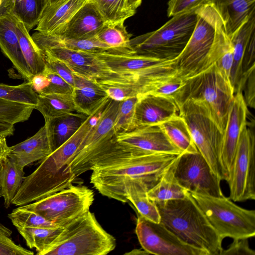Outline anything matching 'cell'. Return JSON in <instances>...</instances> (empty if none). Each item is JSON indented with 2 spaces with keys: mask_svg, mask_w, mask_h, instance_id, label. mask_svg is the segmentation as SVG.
Segmentation results:
<instances>
[{
  "mask_svg": "<svg viewBox=\"0 0 255 255\" xmlns=\"http://www.w3.org/2000/svg\"><path fill=\"white\" fill-rule=\"evenodd\" d=\"M107 22L125 21L133 16L136 10L124 0H91Z\"/></svg>",
  "mask_w": 255,
  "mask_h": 255,
  "instance_id": "obj_38",
  "label": "cell"
},
{
  "mask_svg": "<svg viewBox=\"0 0 255 255\" xmlns=\"http://www.w3.org/2000/svg\"><path fill=\"white\" fill-rule=\"evenodd\" d=\"M195 11L172 16L158 29L130 39L135 54L161 60L176 58L188 42L195 27Z\"/></svg>",
  "mask_w": 255,
  "mask_h": 255,
  "instance_id": "obj_8",
  "label": "cell"
},
{
  "mask_svg": "<svg viewBox=\"0 0 255 255\" xmlns=\"http://www.w3.org/2000/svg\"><path fill=\"white\" fill-rule=\"evenodd\" d=\"M173 173L178 183L189 192L213 196L223 195L221 180L199 152H182L177 157Z\"/></svg>",
  "mask_w": 255,
  "mask_h": 255,
  "instance_id": "obj_13",
  "label": "cell"
},
{
  "mask_svg": "<svg viewBox=\"0 0 255 255\" xmlns=\"http://www.w3.org/2000/svg\"><path fill=\"white\" fill-rule=\"evenodd\" d=\"M64 226L56 228H17L19 233L30 249H35L37 254L42 255L54 242Z\"/></svg>",
  "mask_w": 255,
  "mask_h": 255,
  "instance_id": "obj_36",
  "label": "cell"
},
{
  "mask_svg": "<svg viewBox=\"0 0 255 255\" xmlns=\"http://www.w3.org/2000/svg\"><path fill=\"white\" fill-rule=\"evenodd\" d=\"M31 37L38 48L43 51L53 48H62L97 53L110 51L96 36L89 39H74L57 34L34 33Z\"/></svg>",
  "mask_w": 255,
  "mask_h": 255,
  "instance_id": "obj_27",
  "label": "cell"
},
{
  "mask_svg": "<svg viewBox=\"0 0 255 255\" xmlns=\"http://www.w3.org/2000/svg\"><path fill=\"white\" fill-rule=\"evenodd\" d=\"M65 63L76 75L96 80L98 73V60L95 53L62 48L42 51Z\"/></svg>",
  "mask_w": 255,
  "mask_h": 255,
  "instance_id": "obj_26",
  "label": "cell"
},
{
  "mask_svg": "<svg viewBox=\"0 0 255 255\" xmlns=\"http://www.w3.org/2000/svg\"><path fill=\"white\" fill-rule=\"evenodd\" d=\"M207 219L223 240L249 239L255 236V211L242 208L224 195L190 192Z\"/></svg>",
  "mask_w": 255,
  "mask_h": 255,
  "instance_id": "obj_9",
  "label": "cell"
},
{
  "mask_svg": "<svg viewBox=\"0 0 255 255\" xmlns=\"http://www.w3.org/2000/svg\"><path fill=\"white\" fill-rule=\"evenodd\" d=\"M135 233L143 250L156 255H208L178 237L161 222L148 221L138 214Z\"/></svg>",
  "mask_w": 255,
  "mask_h": 255,
  "instance_id": "obj_14",
  "label": "cell"
},
{
  "mask_svg": "<svg viewBox=\"0 0 255 255\" xmlns=\"http://www.w3.org/2000/svg\"><path fill=\"white\" fill-rule=\"evenodd\" d=\"M116 246L115 238L89 210L67 224L42 255H106Z\"/></svg>",
  "mask_w": 255,
  "mask_h": 255,
  "instance_id": "obj_5",
  "label": "cell"
},
{
  "mask_svg": "<svg viewBox=\"0 0 255 255\" xmlns=\"http://www.w3.org/2000/svg\"><path fill=\"white\" fill-rule=\"evenodd\" d=\"M179 114V108L171 97L146 93L138 96L131 130L160 125Z\"/></svg>",
  "mask_w": 255,
  "mask_h": 255,
  "instance_id": "obj_18",
  "label": "cell"
},
{
  "mask_svg": "<svg viewBox=\"0 0 255 255\" xmlns=\"http://www.w3.org/2000/svg\"><path fill=\"white\" fill-rule=\"evenodd\" d=\"M49 80V85L38 94H72L73 87L46 66L42 73Z\"/></svg>",
  "mask_w": 255,
  "mask_h": 255,
  "instance_id": "obj_45",
  "label": "cell"
},
{
  "mask_svg": "<svg viewBox=\"0 0 255 255\" xmlns=\"http://www.w3.org/2000/svg\"><path fill=\"white\" fill-rule=\"evenodd\" d=\"M14 128V125L0 122V135L5 136L6 137L13 135Z\"/></svg>",
  "mask_w": 255,
  "mask_h": 255,
  "instance_id": "obj_54",
  "label": "cell"
},
{
  "mask_svg": "<svg viewBox=\"0 0 255 255\" xmlns=\"http://www.w3.org/2000/svg\"><path fill=\"white\" fill-rule=\"evenodd\" d=\"M247 114L248 106L242 93L238 92L234 95L223 133L221 159L228 177L232 166L241 133L247 124Z\"/></svg>",
  "mask_w": 255,
  "mask_h": 255,
  "instance_id": "obj_19",
  "label": "cell"
},
{
  "mask_svg": "<svg viewBox=\"0 0 255 255\" xmlns=\"http://www.w3.org/2000/svg\"><path fill=\"white\" fill-rule=\"evenodd\" d=\"M0 99L32 106L37 104L38 94L30 82L26 81L17 86L0 84Z\"/></svg>",
  "mask_w": 255,
  "mask_h": 255,
  "instance_id": "obj_39",
  "label": "cell"
},
{
  "mask_svg": "<svg viewBox=\"0 0 255 255\" xmlns=\"http://www.w3.org/2000/svg\"><path fill=\"white\" fill-rule=\"evenodd\" d=\"M124 0L128 2V0Z\"/></svg>",
  "mask_w": 255,
  "mask_h": 255,
  "instance_id": "obj_59",
  "label": "cell"
},
{
  "mask_svg": "<svg viewBox=\"0 0 255 255\" xmlns=\"http://www.w3.org/2000/svg\"><path fill=\"white\" fill-rule=\"evenodd\" d=\"M234 97L230 80L213 64L202 72L185 80L173 99L178 106L188 100L203 103L224 133Z\"/></svg>",
  "mask_w": 255,
  "mask_h": 255,
  "instance_id": "obj_6",
  "label": "cell"
},
{
  "mask_svg": "<svg viewBox=\"0 0 255 255\" xmlns=\"http://www.w3.org/2000/svg\"><path fill=\"white\" fill-rule=\"evenodd\" d=\"M35 109L43 115L45 122L76 111L72 94H38Z\"/></svg>",
  "mask_w": 255,
  "mask_h": 255,
  "instance_id": "obj_33",
  "label": "cell"
},
{
  "mask_svg": "<svg viewBox=\"0 0 255 255\" xmlns=\"http://www.w3.org/2000/svg\"><path fill=\"white\" fill-rule=\"evenodd\" d=\"M231 38L234 55L230 81L235 95L241 92L246 80L255 70V14Z\"/></svg>",
  "mask_w": 255,
  "mask_h": 255,
  "instance_id": "obj_16",
  "label": "cell"
},
{
  "mask_svg": "<svg viewBox=\"0 0 255 255\" xmlns=\"http://www.w3.org/2000/svg\"><path fill=\"white\" fill-rule=\"evenodd\" d=\"M222 18L231 37L255 14V0H208Z\"/></svg>",
  "mask_w": 255,
  "mask_h": 255,
  "instance_id": "obj_25",
  "label": "cell"
},
{
  "mask_svg": "<svg viewBox=\"0 0 255 255\" xmlns=\"http://www.w3.org/2000/svg\"><path fill=\"white\" fill-rule=\"evenodd\" d=\"M72 96L76 112L87 116L109 98L105 90L95 80L76 74Z\"/></svg>",
  "mask_w": 255,
  "mask_h": 255,
  "instance_id": "obj_23",
  "label": "cell"
},
{
  "mask_svg": "<svg viewBox=\"0 0 255 255\" xmlns=\"http://www.w3.org/2000/svg\"><path fill=\"white\" fill-rule=\"evenodd\" d=\"M124 21L106 22L96 35L110 52L133 53L130 45L131 35L127 31Z\"/></svg>",
  "mask_w": 255,
  "mask_h": 255,
  "instance_id": "obj_34",
  "label": "cell"
},
{
  "mask_svg": "<svg viewBox=\"0 0 255 255\" xmlns=\"http://www.w3.org/2000/svg\"><path fill=\"white\" fill-rule=\"evenodd\" d=\"M138 98V96L120 101L113 124L116 135L131 130Z\"/></svg>",
  "mask_w": 255,
  "mask_h": 255,
  "instance_id": "obj_42",
  "label": "cell"
},
{
  "mask_svg": "<svg viewBox=\"0 0 255 255\" xmlns=\"http://www.w3.org/2000/svg\"><path fill=\"white\" fill-rule=\"evenodd\" d=\"M16 18L11 14L0 17V48L26 81L32 77L23 56L15 31Z\"/></svg>",
  "mask_w": 255,
  "mask_h": 255,
  "instance_id": "obj_22",
  "label": "cell"
},
{
  "mask_svg": "<svg viewBox=\"0 0 255 255\" xmlns=\"http://www.w3.org/2000/svg\"><path fill=\"white\" fill-rule=\"evenodd\" d=\"M88 0H60L45 8L35 29L45 34H56Z\"/></svg>",
  "mask_w": 255,
  "mask_h": 255,
  "instance_id": "obj_24",
  "label": "cell"
},
{
  "mask_svg": "<svg viewBox=\"0 0 255 255\" xmlns=\"http://www.w3.org/2000/svg\"><path fill=\"white\" fill-rule=\"evenodd\" d=\"M155 204L160 222L181 240L208 255H221L223 240L189 192L184 198Z\"/></svg>",
  "mask_w": 255,
  "mask_h": 255,
  "instance_id": "obj_4",
  "label": "cell"
},
{
  "mask_svg": "<svg viewBox=\"0 0 255 255\" xmlns=\"http://www.w3.org/2000/svg\"><path fill=\"white\" fill-rule=\"evenodd\" d=\"M208 0H169L167 3V15L169 17L182 13L195 11Z\"/></svg>",
  "mask_w": 255,
  "mask_h": 255,
  "instance_id": "obj_46",
  "label": "cell"
},
{
  "mask_svg": "<svg viewBox=\"0 0 255 255\" xmlns=\"http://www.w3.org/2000/svg\"><path fill=\"white\" fill-rule=\"evenodd\" d=\"M255 137L247 127L241 133L231 171L226 181L229 198L235 202L255 199Z\"/></svg>",
  "mask_w": 255,
  "mask_h": 255,
  "instance_id": "obj_12",
  "label": "cell"
},
{
  "mask_svg": "<svg viewBox=\"0 0 255 255\" xmlns=\"http://www.w3.org/2000/svg\"><path fill=\"white\" fill-rule=\"evenodd\" d=\"M8 218L16 228H56L61 226L21 206L13 209L8 215Z\"/></svg>",
  "mask_w": 255,
  "mask_h": 255,
  "instance_id": "obj_40",
  "label": "cell"
},
{
  "mask_svg": "<svg viewBox=\"0 0 255 255\" xmlns=\"http://www.w3.org/2000/svg\"><path fill=\"white\" fill-rule=\"evenodd\" d=\"M13 0H0V17L12 15Z\"/></svg>",
  "mask_w": 255,
  "mask_h": 255,
  "instance_id": "obj_52",
  "label": "cell"
},
{
  "mask_svg": "<svg viewBox=\"0 0 255 255\" xmlns=\"http://www.w3.org/2000/svg\"><path fill=\"white\" fill-rule=\"evenodd\" d=\"M48 5V0H13L12 15L28 31L37 25Z\"/></svg>",
  "mask_w": 255,
  "mask_h": 255,
  "instance_id": "obj_37",
  "label": "cell"
},
{
  "mask_svg": "<svg viewBox=\"0 0 255 255\" xmlns=\"http://www.w3.org/2000/svg\"><path fill=\"white\" fill-rule=\"evenodd\" d=\"M15 31L21 52L31 75L42 74L46 68L43 53L36 46L24 24L17 19Z\"/></svg>",
  "mask_w": 255,
  "mask_h": 255,
  "instance_id": "obj_31",
  "label": "cell"
},
{
  "mask_svg": "<svg viewBox=\"0 0 255 255\" xmlns=\"http://www.w3.org/2000/svg\"><path fill=\"white\" fill-rule=\"evenodd\" d=\"M119 102L109 98L77 149L68 165L69 171L76 177L90 170L92 162L115 142L113 124Z\"/></svg>",
  "mask_w": 255,
  "mask_h": 255,
  "instance_id": "obj_11",
  "label": "cell"
},
{
  "mask_svg": "<svg viewBox=\"0 0 255 255\" xmlns=\"http://www.w3.org/2000/svg\"><path fill=\"white\" fill-rule=\"evenodd\" d=\"M94 200V194L91 189L84 185L72 184L68 188L21 207L59 226H65L89 211Z\"/></svg>",
  "mask_w": 255,
  "mask_h": 255,
  "instance_id": "obj_10",
  "label": "cell"
},
{
  "mask_svg": "<svg viewBox=\"0 0 255 255\" xmlns=\"http://www.w3.org/2000/svg\"><path fill=\"white\" fill-rule=\"evenodd\" d=\"M242 93L247 106L255 107V72L252 73L246 80L242 88Z\"/></svg>",
  "mask_w": 255,
  "mask_h": 255,
  "instance_id": "obj_50",
  "label": "cell"
},
{
  "mask_svg": "<svg viewBox=\"0 0 255 255\" xmlns=\"http://www.w3.org/2000/svg\"><path fill=\"white\" fill-rule=\"evenodd\" d=\"M46 67L63 78L73 87L74 85V73L63 61L43 53Z\"/></svg>",
  "mask_w": 255,
  "mask_h": 255,
  "instance_id": "obj_47",
  "label": "cell"
},
{
  "mask_svg": "<svg viewBox=\"0 0 255 255\" xmlns=\"http://www.w3.org/2000/svg\"><path fill=\"white\" fill-rule=\"evenodd\" d=\"M126 254H131V255H145V254H149L147 252H146L144 250L141 251V250L135 249L131 251L130 253H126Z\"/></svg>",
  "mask_w": 255,
  "mask_h": 255,
  "instance_id": "obj_56",
  "label": "cell"
},
{
  "mask_svg": "<svg viewBox=\"0 0 255 255\" xmlns=\"http://www.w3.org/2000/svg\"><path fill=\"white\" fill-rule=\"evenodd\" d=\"M115 139L122 146L145 153H182L170 141L160 125L137 128L116 135Z\"/></svg>",
  "mask_w": 255,
  "mask_h": 255,
  "instance_id": "obj_17",
  "label": "cell"
},
{
  "mask_svg": "<svg viewBox=\"0 0 255 255\" xmlns=\"http://www.w3.org/2000/svg\"><path fill=\"white\" fill-rule=\"evenodd\" d=\"M106 22L95 4L88 0L57 33L53 34L74 39L92 38Z\"/></svg>",
  "mask_w": 255,
  "mask_h": 255,
  "instance_id": "obj_20",
  "label": "cell"
},
{
  "mask_svg": "<svg viewBox=\"0 0 255 255\" xmlns=\"http://www.w3.org/2000/svg\"><path fill=\"white\" fill-rule=\"evenodd\" d=\"M221 255H255V252L250 247L248 239H240L233 240L227 249H223Z\"/></svg>",
  "mask_w": 255,
  "mask_h": 255,
  "instance_id": "obj_49",
  "label": "cell"
},
{
  "mask_svg": "<svg viewBox=\"0 0 255 255\" xmlns=\"http://www.w3.org/2000/svg\"><path fill=\"white\" fill-rule=\"evenodd\" d=\"M142 0H128V5L135 10L141 4Z\"/></svg>",
  "mask_w": 255,
  "mask_h": 255,
  "instance_id": "obj_55",
  "label": "cell"
},
{
  "mask_svg": "<svg viewBox=\"0 0 255 255\" xmlns=\"http://www.w3.org/2000/svg\"><path fill=\"white\" fill-rule=\"evenodd\" d=\"M24 168L11 158H7L0 166V187L6 208L9 207L23 181Z\"/></svg>",
  "mask_w": 255,
  "mask_h": 255,
  "instance_id": "obj_30",
  "label": "cell"
},
{
  "mask_svg": "<svg viewBox=\"0 0 255 255\" xmlns=\"http://www.w3.org/2000/svg\"><path fill=\"white\" fill-rule=\"evenodd\" d=\"M152 186L142 181H131L128 182L125 188V194L140 215L145 219L158 223L160 217L156 204L147 195V191Z\"/></svg>",
  "mask_w": 255,
  "mask_h": 255,
  "instance_id": "obj_28",
  "label": "cell"
},
{
  "mask_svg": "<svg viewBox=\"0 0 255 255\" xmlns=\"http://www.w3.org/2000/svg\"><path fill=\"white\" fill-rule=\"evenodd\" d=\"M109 98L122 101L127 99L139 96L136 91L131 87L102 86Z\"/></svg>",
  "mask_w": 255,
  "mask_h": 255,
  "instance_id": "obj_48",
  "label": "cell"
},
{
  "mask_svg": "<svg viewBox=\"0 0 255 255\" xmlns=\"http://www.w3.org/2000/svg\"><path fill=\"white\" fill-rule=\"evenodd\" d=\"M160 125L172 143L182 152L198 151L186 123L179 114Z\"/></svg>",
  "mask_w": 255,
  "mask_h": 255,
  "instance_id": "obj_35",
  "label": "cell"
},
{
  "mask_svg": "<svg viewBox=\"0 0 255 255\" xmlns=\"http://www.w3.org/2000/svg\"><path fill=\"white\" fill-rule=\"evenodd\" d=\"M184 82L185 80L177 73L158 83L147 93L169 97L173 99Z\"/></svg>",
  "mask_w": 255,
  "mask_h": 255,
  "instance_id": "obj_44",
  "label": "cell"
},
{
  "mask_svg": "<svg viewBox=\"0 0 255 255\" xmlns=\"http://www.w3.org/2000/svg\"><path fill=\"white\" fill-rule=\"evenodd\" d=\"M12 231L0 223V255H32L34 253L12 239Z\"/></svg>",
  "mask_w": 255,
  "mask_h": 255,
  "instance_id": "obj_43",
  "label": "cell"
},
{
  "mask_svg": "<svg viewBox=\"0 0 255 255\" xmlns=\"http://www.w3.org/2000/svg\"><path fill=\"white\" fill-rule=\"evenodd\" d=\"M53 151L44 125L31 137L9 146L8 157L24 168L36 161L42 160Z\"/></svg>",
  "mask_w": 255,
  "mask_h": 255,
  "instance_id": "obj_21",
  "label": "cell"
},
{
  "mask_svg": "<svg viewBox=\"0 0 255 255\" xmlns=\"http://www.w3.org/2000/svg\"><path fill=\"white\" fill-rule=\"evenodd\" d=\"M99 62L96 82L101 86L131 87L138 95L178 73L176 58L161 60L134 53L108 51L95 53Z\"/></svg>",
  "mask_w": 255,
  "mask_h": 255,
  "instance_id": "obj_3",
  "label": "cell"
},
{
  "mask_svg": "<svg viewBox=\"0 0 255 255\" xmlns=\"http://www.w3.org/2000/svg\"><path fill=\"white\" fill-rule=\"evenodd\" d=\"M30 83L34 90L38 94L49 85V81L42 73L33 76Z\"/></svg>",
  "mask_w": 255,
  "mask_h": 255,
  "instance_id": "obj_51",
  "label": "cell"
},
{
  "mask_svg": "<svg viewBox=\"0 0 255 255\" xmlns=\"http://www.w3.org/2000/svg\"><path fill=\"white\" fill-rule=\"evenodd\" d=\"M6 136L0 135V166L7 158L9 151V146L7 145Z\"/></svg>",
  "mask_w": 255,
  "mask_h": 255,
  "instance_id": "obj_53",
  "label": "cell"
},
{
  "mask_svg": "<svg viewBox=\"0 0 255 255\" xmlns=\"http://www.w3.org/2000/svg\"><path fill=\"white\" fill-rule=\"evenodd\" d=\"M175 161L164 172L159 180L147 191L148 197L154 203L170 200L183 199L189 193L187 190L178 183L174 176L173 169Z\"/></svg>",
  "mask_w": 255,
  "mask_h": 255,
  "instance_id": "obj_32",
  "label": "cell"
},
{
  "mask_svg": "<svg viewBox=\"0 0 255 255\" xmlns=\"http://www.w3.org/2000/svg\"><path fill=\"white\" fill-rule=\"evenodd\" d=\"M178 155L145 153L122 146L115 139L92 162L90 182L103 195L126 203L128 182L140 180L153 186Z\"/></svg>",
  "mask_w": 255,
  "mask_h": 255,
  "instance_id": "obj_1",
  "label": "cell"
},
{
  "mask_svg": "<svg viewBox=\"0 0 255 255\" xmlns=\"http://www.w3.org/2000/svg\"><path fill=\"white\" fill-rule=\"evenodd\" d=\"M179 115L189 128L198 150L221 180H227L221 154L223 132L209 108L202 102L188 100L179 106Z\"/></svg>",
  "mask_w": 255,
  "mask_h": 255,
  "instance_id": "obj_7",
  "label": "cell"
},
{
  "mask_svg": "<svg viewBox=\"0 0 255 255\" xmlns=\"http://www.w3.org/2000/svg\"><path fill=\"white\" fill-rule=\"evenodd\" d=\"M60 0H48V5L55 3Z\"/></svg>",
  "mask_w": 255,
  "mask_h": 255,
  "instance_id": "obj_57",
  "label": "cell"
},
{
  "mask_svg": "<svg viewBox=\"0 0 255 255\" xmlns=\"http://www.w3.org/2000/svg\"><path fill=\"white\" fill-rule=\"evenodd\" d=\"M102 108L100 106L88 116L72 136L41 160L33 172L24 177L11 204L17 207L26 205L72 185L76 177L69 171L68 165Z\"/></svg>",
  "mask_w": 255,
  "mask_h": 255,
  "instance_id": "obj_2",
  "label": "cell"
},
{
  "mask_svg": "<svg viewBox=\"0 0 255 255\" xmlns=\"http://www.w3.org/2000/svg\"><path fill=\"white\" fill-rule=\"evenodd\" d=\"M34 109L32 106L0 99V122L14 125L28 120Z\"/></svg>",
  "mask_w": 255,
  "mask_h": 255,
  "instance_id": "obj_41",
  "label": "cell"
},
{
  "mask_svg": "<svg viewBox=\"0 0 255 255\" xmlns=\"http://www.w3.org/2000/svg\"><path fill=\"white\" fill-rule=\"evenodd\" d=\"M0 197H2V194H1V189H0Z\"/></svg>",
  "mask_w": 255,
  "mask_h": 255,
  "instance_id": "obj_58",
  "label": "cell"
},
{
  "mask_svg": "<svg viewBox=\"0 0 255 255\" xmlns=\"http://www.w3.org/2000/svg\"><path fill=\"white\" fill-rule=\"evenodd\" d=\"M87 117L83 114L72 113L45 122L54 150L76 132Z\"/></svg>",
  "mask_w": 255,
  "mask_h": 255,
  "instance_id": "obj_29",
  "label": "cell"
},
{
  "mask_svg": "<svg viewBox=\"0 0 255 255\" xmlns=\"http://www.w3.org/2000/svg\"><path fill=\"white\" fill-rule=\"evenodd\" d=\"M196 14L197 20L194 31L186 46L176 58L177 70L184 80L210 66L209 56L213 41L214 29L206 18Z\"/></svg>",
  "mask_w": 255,
  "mask_h": 255,
  "instance_id": "obj_15",
  "label": "cell"
}]
</instances>
